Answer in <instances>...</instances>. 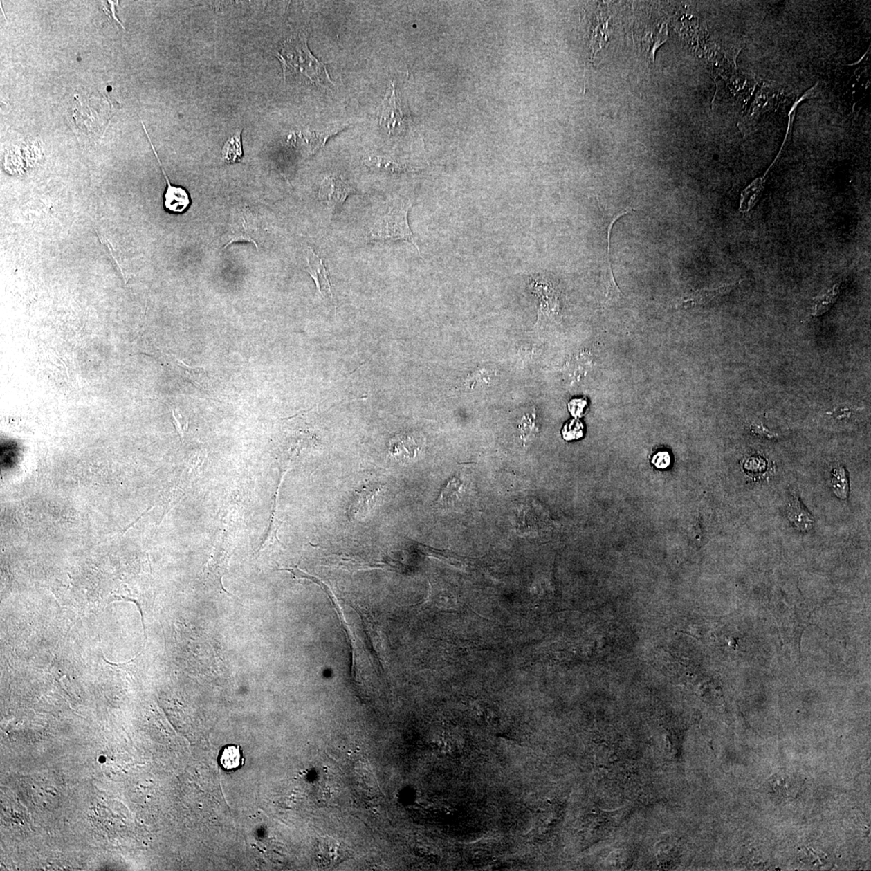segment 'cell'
<instances>
[{"label":"cell","instance_id":"6da1fadb","mask_svg":"<svg viewBox=\"0 0 871 871\" xmlns=\"http://www.w3.org/2000/svg\"><path fill=\"white\" fill-rule=\"evenodd\" d=\"M276 57L283 66L285 81L291 77L318 86L333 84L326 65L316 59L311 53L308 37L304 33L286 39Z\"/></svg>","mask_w":871,"mask_h":871},{"label":"cell","instance_id":"7a4b0ae2","mask_svg":"<svg viewBox=\"0 0 871 871\" xmlns=\"http://www.w3.org/2000/svg\"><path fill=\"white\" fill-rule=\"evenodd\" d=\"M412 203L401 202L392 208L391 210L378 218L371 228L369 237L373 241H398L403 240L412 243L419 255H421L419 246L413 237L408 212Z\"/></svg>","mask_w":871,"mask_h":871},{"label":"cell","instance_id":"3957f363","mask_svg":"<svg viewBox=\"0 0 871 871\" xmlns=\"http://www.w3.org/2000/svg\"><path fill=\"white\" fill-rule=\"evenodd\" d=\"M800 102L801 100L796 102V104L793 106L792 113H791L792 116H791V119L790 118L789 126H788V130H787V134L786 135V138H785V143H783L782 145L780 153H778V154L777 155L776 158L773 160V162L771 165V167H769L766 173L764 174L762 176L759 177L755 180H753V181L751 184L748 185V186L743 190L741 194V198H740V201H739L738 210L742 214L749 213V212L752 210L753 208H755L759 201H760V199L763 194V191L764 190H765L766 183L769 178V175L771 174V170L775 168L776 165L778 162H780L782 155L783 154V153H785L787 146L788 143H789L790 142L791 134V131L790 132V130L792 129L793 120H794V118H795V111L796 109V107L799 105Z\"/></svg>","mask_w":871,"mask_h":871},{"label":"cell","instance_id":"277c9868","mask_svg":"<svg viewBox=\"0 0 871 871\" xmlns=\"http://www.w3.org/2000/svg\"><path fill=\"white\" fill-rule=\"evenodd\" d=\"M548 513L536 501L525 503L517 511V529L526 536H536L549 527Z\"/></svg>","mask_w":871,"mask_h":871},{"label":"cell","instance_id":"5b68a950","mask_svg":"<svg viewBox=\"0 0 871 871\" xmlns=\"http://www.w3.org/2000/svg\"><path fill=\"white\" fill-rule=\"evenodd\" d=\"M354 192L355 189L351 184L336 175H329L321 182L318 197L321 203L335 213L340 210L345 199Z\"/></svg>","mask_w":871,"mask_h":871},{"label":"cell","instance_id":"8992f818","mask_svg":"<svg viewBox=\"0 0 871 871\" xmlns=\"http://www.w3.org/2000/svg\"><path fill=\"white\" fill-rule=\"evenodd\" d=\"M142 124H143V128L145 131V133L146 136H147L149 142L151 145V148H152L154 151L155 157L156 158H157L158 163L159 164V167L161 169H162L163 174L164 175V178L165 179V182H167V190H165V192L163 196L164 209L167 212L174 214V215H180V214L186 212L187 211V209L190 208V206H191V204H192L191 196H190V194L187 192V189H185L183 187L174 186V185L170 183L169 179L167 176V173H165V170L163 167V165L162 163H161L157 151H156L154 148V145L152 143V140H151V138L147 132V130H146L145 129V125L143 121H142Z\"/></svg>","mask_w":871,"mask_h":871},{"label":"cell","instance_id":"52a82bcc","mask_svg":"<svg viewBox=\"0 0 871 871\" xmlns=\"http://www.w3.org/2000/svg\"><path fill=\"white\" fill-rule=\"evenodd\" d=\"M381 489L382 484L378 482L367 481L355 490L348 509L349 519L362 520L366 517L376 504Z\"/></svg>","mask_w":871,"mask_h":871},{"label":"cell","instance_id":"ba28073f","mask_svg":"<svg viewBox=\"0 0 871 871\" xmlns=\"http://www.w3.org/2000/svg\"><path fill=\"white\" fill-rule=\"evenodd\" d=\"M425 445V437L419 432H403L391 440L390 452L394 459L402 464H408L420 456Z\"/></svg>","mask_w":871,"mask_h":871},{"label":"cell","instance_id":"9c48e42d","mask_svg":"<svg viewBox=\"0 0 871 871\" xmlns=\"http://www.w3.org/2000/svg\"><path fill=\"white\" fill-rule=\"evenodd\" d=\"M379 125L389 134L400 133L406 124V115L403 113L401 100H398L395 86L392 85L391 94L386 96L378 113Z\"/></svg>","mask_w":871,"mask_h":871},{"label":"cell","instance_id":"30bf717a","mask_svg":"<svg viewBox=\"0 0 871 871\" xmlns=\"http://www.w3.org/2000/svg\"><path fill=\"white\" fill-rule=\"evenodd\" d=\"M306 271L315 282L316 288L323 297L333 300V295L327 268L322 259L315 254V251L309 248L306 250Z\"/></svg>","mask_w":871,"mask_h":871},{"label":"cell","instance_id":"8fae6325","mask_svg":"<svg viewBox=\"0 0 871 871\" xmlns=\"http://www.w3.org/2000/svg\"><path fill=\"white\" fill-rule=\"evenodd\" d=\"M349 850L340 841L331 838L321 839L318 845V859L324 868H334L348 859Z\"/></svg>","mask_w":871,"mask_h":871},{"label":"cell","instance_id":"7c38bea8","mask_svg":"<svg viewBox=\"0 0 871 871\" xmlns=\"http://www.w3.org/2000/svg\"><path fill=\"white\" fill-rule=\"evenodd\" d=\"M250 211L247 208V210H243L238 216L239 218L235 223L237 225L232 228V235L227 246L235 241H248L254 243L255 246L259 249V246H257V241L255 239L257 228H255L254 221H253V217H253Z\"/></svg>","mask_w":871,"mask_h":871},{"label":"cell","instance_id":"4fadbf2b","mask_svg":"<svg viewBox=\"0 0 871 871\" xmlns=\"http://www.w3.org/2000/svg\"><path fill=\"white\" fill-rule=\"evenodd\" d=\"M743 280L737 282V283L723 285L719 288L713 289H704L693 292L685 298L679 301V304L683 306H692L695 305H702L708 303V302L718 298V297L728 294V292L733 290L737 285L742 283Z\"/></svg>","mask_w":871,"mask_h":871},{"label":"cell","instance_id":"5bb4252c","mask_svg":"<svg viewBox=\"0 0 871 871\" xmlns=\"http://www.w3.org/2000/svg\"><path fill=\"white\" fill-rule=\"evenodd\" d=\"M788 519L800 531L807 532L814 526V520L800 500L793 497L787 509Z\"/></svg>","mask_w":871,"mask_h":871},{"label":"cell","instance_id":"9a60e30c","mask_svg":"<svg viewBox=\"0 0 871 871\" xmlns=\"http://www.w3.org/2000/svg\"><path fill=\"white\" fill-rule=\"evenodd\" d=\"M172 360L174 367H176L179 374L192 382L194 386L202 389L203 391H208L210 389V383L207 376L205 369L203 367H190L174 356H169Z\"/></svg>","mask_w":871,"mask_h":871},{"label":"cell","instance_id":"2e32d148","mask_svg":"<svg viewBox=\"0 0 871 871\" xmlns=\"http://www.w3.org/2000/svg\"><path fill=\"white\" fill-rule=\"evenodd\" d=\"M668 40V29L666 24H661L658 30L645 34L642 40V45L646 51V55L652 62H654L655 51Z\"/></svg>","mask_w":871,"mask_h":871},{"label":"cell","instance_id":"e0dca14e","mask_svg":"<svg viewBox=\"0 0 871 871\" xmlns=\"http://www.w3.org/2000/svg\"><path fill=\"white\" fill-rule=\"evenodd\" d=\"M242 129L238 131L223 145L221 150L223 162L228 164L239 163L243 158L241 143Z\"/></svg>","mask_w":871,"mask_h":871},{"label":"cell","instance_id":"ac0fdd59","mask_svg":"<svg viewBox=\"0 0 871 871\" xmlns=\"http://www.w3.org/2000/svg\"><path fill=\"white\" fill-rule=\"evenodd\" d=\"M830 486L834 494L841 499L848 498L850 493V482L847 472L843 466L834 470L830 479Z\"/></svg>","mask_w":871,"mask_h":871},{"label":"cell","instance_id":"d6986e66","mask_svg":"<svg viewBox=\"0 0 871 871\" xmlns=\"http://www.w3.org/2000/svg\"><path fill=\"white\" fill-rule=\"evenodd\" d=\"M466 485L465 479H461L460 475H457L448 482L444 489L442 490L440 495V502L448 504L451 501L456 500L459 497H461L465 494Z\"/></svg>","mask_w":871,"mask_h":871},{"label":"cell","instance_id":"ffe728a7","mask_svg":"<svg viewBox=\"0 0 871 871\" xmlns=\"http://www.w3.org/2000/svg\"><path fill=\"white\" fill-rule=\"evenodd\" d=\"M840 294V284H835L833 288H830L824 295H820L815 299V304L812 315L819 316L828 311L831 306L835 304L836 300L838 299Z\"/></svg>","mask_w":871,"mask_h":871},{"label":"cell","instance_id":"44dd1931","mask_svg":"<svg viewBox=\"0 0 871 871\" xmlns=\"http://www.w3.org/2000/svg\"><path fill=\"white\" fill-rule=\"evenodd\" d=\"M241 753L239 749L235 746H230L223 749L221 754V762L223 768L226 770H233L241 765Z\"/></svg>","mask_w":871,"mask_h":871},{"label":"cell","instance_id":"7402d4cb","mask_svg":"<svg viewBox=\"0 0 871 871\" xmlns=\"http://www.w3.org/2000/svg\"><path fill=\"white\" fill-rule=\"evenodd\" d=\"M632 211H634V208H629L625 209V210L620 213H618L617 215L615 217V218H613V220L610 223L609 226H608V230H607V274L608 275H609V278H608V282H609L610 284L612 285L613 288H616V289L617 290H619V289H618L617 288L616 281L614 279V275H613V272L612 270V264H611L612 262L611 257H610L611 256L610 255L611 232L612 230V227L613 226H614V223L616 222V221L619 220V219L621 217L625 216L626 215V214H629L630 212Z\"/></svg>","mask_w":871,"mask_h":871},{"label":"cell","instance_id":"603a6c76","mask_svg":"<svg viewBox=\"0 0 871 871\" xmlns=\"http://www.w3.org/2000/svg\"><path fill=\"white\" fill-rule=\"evenodd\" d=\"M562 436L567 441L580 439L583 436V425L578 420L567 423L562 430Z\"/></svg>","mask_w":871,"mask_h":871},{"label":"cell","instance_id":"cb8c5ba5","mask_svg":"<svg viewBox=\"0 0 871 871\" xmlns=\"http://www.w3.org/2000/svg\"><path fill=\"white\" fill-rule=\"evenodd\" d=\"M520 429L524 440H526L527 437H530L534 434V432L536 431L534 416L529 414L524 416L522 418V422H520Z\"/></svg>","mask_w":871,"mask_h":871},{"label":"cell","instance_id":"d4e9b609","mask_svg":"<svg viewBox=\"0 0 871 871\" xmlns=\"http://www.w3.org/2000/svg\"><path fill=\"white\" fill-rule=\"evenodd\" d=\"M587 406L586 398H577L568 403V410L571 415L575 417H581L583 415L584 410Z\"/></svg>","mask_w":871,"mask_h":871},{"label":"cell","instance_id":"484cf974","mask_svg":"<svg viewBox=\"0 0 871 871\" xmlns=\"http://www.w3.org/2000/svg\"><path fill=\"white\" fill-rule=\"evenodd\" d=\"M172 416H173V423L175 428H176L180 439H181V441H183L185 432H186V430L188 427L187 420L185 419V418L183 416V415L181 414V413H180L178 410L177 411L173 410Z\"/></svg>","mask_w":871,"mask_h":871},{"label":"cell","instance_id":"4316f807","mask_svg":"<svg viewBox=\"0 0 871 871\" xmlns=\"http://www.w3.org/2000/svg\"><path fill=\"white\" fill-rule=\"evenodd\" d=\"M652 464L659 469H666L670 465L671 457L668 451H659L652 457Z\"/></svg>","mask_w":871,"mask_h":871}]
</instances>
